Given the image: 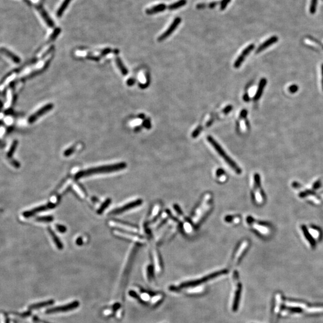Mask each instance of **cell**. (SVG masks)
I'll use <instances>...</instances> for the list:
<instances>
[{
  "label": "cell",
  "mask_w": 323,
  "mask_h": 323,
  "mask_svg": "<svg viewBox=\"0 0 323 323\" xmlns=\"http://www.w3.org/2000/svg\"><path fill=\"white\" fill-rule=\"evenodd\" d=\"M212 195L210 193L204 194L191 216V221L194 225L200 224L207 216L212 208Z\"/></svg>",
  "instance_id": "6da1fadb"
},
{
  "label": "cell",
  "mask_w": 323,
  "mask_h": 323,
  "mask_svg": "<svg viewBox=\"0 0 323 323\" xmlns=\"http://www.w3.org/2000/svg\"><path fill=\"white\" fill-rule=\"evenodd\" d=\"M126 167V164L125 162H120L113 165H105V166H101L95 168H92L90 169H88L86 171H82L79 172L75 176V178L76 179H80L83 177H87L92 175L94 174H102V173H109L112 172H116L119 171L121 169H123Z\"/></svg>",
  "instance_id": "7a4b0ae2"
},
{
  "label": "cell",
  "mask_w": 323,
  "mask_h": 323,
  "mask_svg": "<svg viewBox=\"0 0 323 323\" xmlns=\"http://www.w3.org/2000/svg\"><path fill=\"white\" fill-rule=\"evenodd\" d=\"M207 140L209 142V143L213 146V147L215 149V150L217 151V153L220 156V157L223 159L224 161L228 165V166L231 168V169L236 174H240L241 173V168L238 166V165L236 164V163L226 154V153L222 148V147L220 146V145L211 136H208L207 137Z\"/></svg>",
  "instance_id": "3957f363"
},
{
  "label": "cell",
  "mask_w": 323,
  "mask_h": 323,
  "mask_svg": "<svg viewBox=\"0 0 323 323\" xmlns=\"http://www.w3.org/2000/svg\"><path fill=\"white\" fill-rule=\"evenodd\" d=\"M253 197L256 203L261 204L264 201V197L260 186V180L258 174H255L253 179Z\"/></svg>",
  "instance_id": "277c9868"
},
{
  "label": "cell",
  "mask_w": 323,
  "mask_h": 323,
  "mask_svg": "<svg viewBox=\"0 0 323 323\" xmlns=\"http://www.w3.org/2000/svg\"><path fill=\"white\" fill-rule=\"evenodd\" d=\"M249 246V241L247 239H244L241 241L238 245L233 257V263L234 265H238L241 261L242 257L245 253L248 247Z\"/></svg>",
  "instance_id": "5b68a950"
},
{
  "label": "cell",
  "mask_w": 323,
  "mask_h": 323,
  "mask_svg": "<svg viewBox=\"0 0 323 323\" xmlns=\"http://www.w3.org/2000/svg\"><path fill=\"white\" fill-rule=\"evenodd\" d=\"M233 282L235 284V290L233 293V302H232V309L233 311L236 310V308H238L239 300L240 298V294L241 292V285L239 282V277L238 272H234L233 274Z\"/></svg>",
  "instance_id": "8992f818"
},
{
  "label": "cell",
  "mask_w": 323,
  "mask_h": 323,
  "mask_svg": "<svg viewBox=\"0 0 323 323\" xmlns=\"http://www.w3.org/2000/svg\"><path fill=\"white\" fill-rule=\"evenodd\" d=\"M246 222L249 226L252 228L253 229L261 234L266 235L269 233L268 227L266 225H263L260 222L256 221L253 219V217H248L246 219Z\"/></svg>",
  "instance_id": "52a82bcc"
},
{
  "label": "cell",
  "mask_w": 323,
  "mask_h": 323,
  "mask_svg": "<svg viewBox=\"0 0 323 323\" xmlns=\"http://www.w3.org/2000/svg\"><path fill=\"white\" fill-rule=\"evenodd\" d=\"M79 305H80V303L78 301H74L66 305L57 306L55 308L48 309L46 311V313L47 314H53V313H57V312H67V311H71L77 308V307H79Z\"/></svg>",
  "instance_id": "ba28073f"
},
{
  "label": "cell",
  "mask_w": 323,
  "mask_h": 323,
  "mask_svg": "<svg viewBox=\"0 0 323 323\" xmlns=\"http://www.w3.org/2000/svg\"><path fill=\"white\" fill-rule=\"evenodd\" d=\"M182 19L180 17H176L172 22V23L171 24V25L169 26V28L166 30V31H165L159 38L158 41L162 42L164 40L168 38L173 33L174 31L177 28L178 26L181 23Z\"/></svg>",
  "instance_id": "9c48e42d"
},
{
  "label": "cell",
  "mask_w": 323,
  "mask_h": 323,
  "mask_svg": "<svg viewBox=\"0 0 323 323\" xmlns=\"http://www.w3.org/2000/svg\"><path fill=\"white\" fill-rule=\"evenodd\" d=\"M53 108V105L52 104H51V103L47 104L46 105L43 106L42 108L39 109L37 111H36L35 113L32 114L28 118V123H30V124H32V123H34L37 120H38V119L40 117L43 116L44 114H45L47 112H48L49 111L52 110Z\"/></svg>",
  "instance_id": "30bf717a"
},
{
  "label": "cell",
  "mask_w": 323,
  "mask_h": 323,
  "mask_svg": "<svg viewBox=\"0 0 323 323\" xmlns=\"http://www.w3.org/2000/svg\"><path fill=\"white\" fill-rule=\"evenodd\" d=\"M142 203V200L141 199H138V200H134L133 202H129V203L128 204H126L124 206L120 207V208H119L117 209H115L114 210H113L111 213H110V214H113V215H117V214H122L126 211H129L135 207H138L140 205H141Z\"/></svg>",
  "instance_id": "8fae6325"
},
{
  "label": "cell",
  "mask_w": 323,
  "mask_h": 323,
  "mask_svg": "<svg viewBox=\"0 0 323 323\" xmlns=\"http://www.w3.org/2000/svg\"><path fill=\"white\" fill-rule=\"evenodd\" d=\"M254 47H255V46H254V44L250 45L246 47L242 51V52L241 53L240 56L237 58V59L234 62V67L236 68H238L239 67H240V66L242 65V64L245 61V57L250 53V52H251L254 50Z\"/></svg>",
  "instance_id": "7c38bea8"
},
{
  "label": "cell",
  "mask_w": 323,
  "mask_h": 323,
  "mask_svg": "<svg viewBox=\"0 0 323 323\" xmlns=\"http://www.w3.org/2000/svg\"><path fill=\"white\" fill-rule=\"evenodd\" d=\"M56 205H55L54 203H48L47 205L40 206L39 207H37V208L33 209V210H30V211H25V212H24L23 213V216L26 218H28V217H30L31 216H33L34 215H35L37 213L44 211H46L47 210H50V209H52Z\"/></svg>",
  "instance_id": "4fadbf2b"
},
{
  "label": "cell",
  "mask_w": 323,
  "mask_h": 323,
  "mask_svg": "<svg viewBox=\"0 0 323 323\" xmlns=\"http://www.w3.org/2000/svg\"><path fill=\"white\" fill-rule=\"evenodd\" d=\"M278 41V37L275 36L271 37V38L268 39L266 41H265L264 43H263L260 46L257 48V50L256 51V53H259L260 52L263 51L265 49L268 48L271 45L276 43Z\"/></svg>",
  "instance_id": "5bb4252c"
},
{
  "label": "cell",
  "mask_w": 323,
  "mask_h": 323,
  "mask_svg": "<svg viewBox=\"0 0 323 323\" xmlns=\"http://www.w3.org/2000/svg\"><path fill=\"white\" fill-rule=\"evenodd\" d=\"M266 84H267V80L265 78H263L260 80V82H259V86H258V89H257V91L256 93L254 96V101H258L262 96L263 92V91H264V89L265 88V86H266Z\"/></svg>",
  "instance_id": "9a60e30c"
},
{
  "label": "cell",
  "mask_w": 323,
  "mask_h": 323,
  "mask_svg": "<svg viewBox=\"0 0 323 323\" xmlns=\"http://www.w3.org/2000/svg\"><path fill=\"white\" fill-rule=\"evenodd\" d=\"M0 52L3 53L4 54H5L7 57H8V58H10L13 62L16 63V64H19L20 62V58L16 55L14 53H13V52L10 51L9 50L4 48V47H1L0 48Z\"/></svg>",
  "instance_id": "2e32d148"
},
{
  "label": "cell",
  "mask_w": 323,
  "mask_h": 323,
  "mask_svg": "<svg viewBox=\"0 0 323 323\" xmlns=\"http://www.w3.org/2000/svg\"><path fill=\"white\" fill-rule=\"evenodd\" d=\"M37 8L39 11L40 12V14L42 15V17L45 20V21L46 22L47 25L48 26V27L53 28L54 26V24L53 20L51 19V18H50V17L48 16V15L46 11L43 8V7L41 6V5H39V6H37Z\"/></svg>",
  "instance_id": "e0dca14e"
},
{
  "label": "cell",
  "mask_w": 323,
  "mask_h": 323,
  "mask_svg": "<svg viewBox=\"0 0 323 323\" xmlns=\"http://www.w3.org/2000/svg\"><path fill=\"white\" fill-rule=\"evenodd\" d=\"M166 8V5L165 4H159L158 5H154L151 8H150L146 10V13L148 14H153L155 13H158L162 12L165 10Z\"/></svg>",
  "instance_id": "ac0fdd59"
},
{
  "label": "cell",
  "mask_w": 323,
  "mask_h": 323,
  "mask_svg": "<svg viewBox=\"0 0 323 323\" xmlns=\"http://www.w3.org/2000/svg\"><path fill=\"white\" fill-rule=\"evenodd\" d=\"M111 225H114V226H118V227H122L123 229H126L128 231H137V228L133 226L132 225H129V224H127V223H124L123 222H119V221H117V222H112L111 223H110Z\"/></svg>",
  "instance_id": "d6986e66"
},
{
  "label": "cell",
  "mask_w": 323,
  "mask_h": 323,
  "mask_svg": "<svg viewBox=\"0 0 323 323\" xmlns=\"http://www.w3.org/2000/svg\"><path fill=\"white\" fill-rule=\"evenodd\" d=\"M48 232L50 233V234L51 236V238L54 242V244H56L57 248L59 250H61L63 248V244H62V242H61L60 239L57 238V236H56V234L53 232V231H52L51 229L48 228Z\"/></svg>",
  "instance_id": "ffe728a7"
},
{
  "label": "cell",
  "mask_w": 323,
  "mask_h": 323,
  "mask_svg": "<svg viewBox=\"0 0 323 323\" xmlns=\"http://www.w3.org/2000/svg\"><path fill=\"white\" fill-rule=\"evenodd\" d=\"M216 176L217 180L221 183H223L227 180V175L222 169L220 168L217 169L216 172Z\"/></svg>",
  "instance_id": "44dd1931"
},
{
  "label": "cell",
  "mask_w": 323,
  "mask_h": 323,
  "mask_svg": "<svg viewBox=\"0 0 323 323\" xmlns=\"http://www.w3.org/2000/svg\"><path fill=\"white\" fill-rule=\"evenodd\" d=\"M186 4H187V0H179L177 1L176 2H174L169 5L168 8L170 10H177L178 8H181L182 7L185 6L186 5Z\"/></svg>",
  "instance_id": "7402d4cb"
},
{
  "label": "cell",
  "mask_w": 323,
  "mask_h": 323,
  "mask_svg": "<svg viewBox=\"0 0 323 323\" xmlns=\"http://www.w3.org/2000/svg\"><path fill=\"white\" fill-rule=\"evenodd\" d=\"M116 64H117V65L118 68H119L120 71L123 74V76H126L128 74V70L125 67V65L123 64V62L121 61V59L119 57H117L116 59Z\"/></svg>",
  "instance_id": "603a6c76"
},
{
  "label": "cell",
  "mask_w": 323,
  "mask_h": 323,
  "mask_svg": "<svg viewBox=\"0 0 323 323\" xmlns=\"http://www.w3.org/2000/svg\"><path fill=\"white\" fill-rule=\"evenodd\" d=\"M71 0H64L62 2V4H61V5L60 6L59 8L58 9L57 11V17H61V16L62 15V14L64 13V11L66 10L67 7H68V4H70V2H71Z\"/></svg>",
  "instance_id": "cb8c5ba5"
},
{
  "label": "cell",
  "mask_w": 323,
  "mask_h": 323,
  "mask_svg": "<svg viewBox=\"0 0 323 323\" xmlns=\"http://www.w3.org/2000/svg\"><path fill=\"white\" fill-rule=\"evenodd\" d=\"M54 303V300H48L46 302H42V303H39L38 304H36V305H32L30 307V308L31 309H39L40 308H42V307H45V306H49V305H51L52 304H53Z\"/></svg>",
  "instance_id": "d4e9b609"
},
{
  "label": "cell",
  "mask_w": 323,
  "mask_h": 323,
  "mask_svg": "<svg viewBox=\"0 0 323 323\" xmlns=\"http://www.w3.org/2000/svg\"><path fill=\"white\" fill-rule=\"evenodd\" d=\"M225 221L228 223L238 224L241 221V218L238 216H228L225 217Z\"/></svg>",
  "instance_id": "484cf974"
},
{
  "label": "cell",
  "mask_w": 323,
  "mask_h": 323,
  "mask_svg": "<svg viewBox=\"0 0 323 323\" xmlns=\"http://www.w3.org/2000/svg\"><path fill=\"white\" fill-rule=\"evenodd\" d=\"M17 145H18V141L17 140H14L13 142V143H12V144H11V145L8 153H7V157L8 159H11L12 158L13 155L14 153L15 150H16V148L17 147Z\"/></svg>",
  "instance_id": "4316f807"
},
{
  "label": "cell",
  "mask_w": 323,
  "mask_h": 323,
  "mask_svg": "<svg viewBox=\"0 0 323 323\" xmlns=\"http://www.w3.org/2000/svg\"><path fill=\"white\" fill-rule=\"evenodd\" d=\"M154 256L155 263L157 265V269L158 270L157 271L160 272L162 271V262H161V259H160V254L157 252V250H154Z\"/></svg>",
  "instance_id": "83f0119b"
},
{
  "label": "cell",
  "mask_w": 323,
  "mask_h": 323,
  "mask_svg": "<svg viewBox=\"0 0 323 323\" xmlns=\"http://www.w3.org/2000/svg\"><path fill=\"white\" fill-rule=\"evenodd\" d=\"M115 233H116L117 234H118V235H122V236H127V237H128V239H133V240L141 241V240L142 239V238H141L140 237L137 236H136V235H132V234H129L127 235L126 233V232H121V231H116ZM127 237H126V238H127Z\"/></svg>",
  "instance_id": "f1b7e54d"
},
{
  "label": "cell",
  "mask_w": 323,
  "mask_h": 323,
  "mask_svg": "<svg viewBox=\"0 0 323 323\" xmlns=\"http://www.w3.org/2000/svg\"><path fill=\"white\" fill-rule=\"evenodd\" d=\"M154 277V269L152 265H148L147 268V278L149 281H151Z\"/></svg>",
  "instance_id": "f546056e"
},
{
  "label": "cell",
  "mask_w": 323,
  "mask_h": 323,
  "mask_svg": "<svg viewBox=\"0 0 323 323\" xmlns=\"http://www.w3.org/2000/svg\"><path fill=\"white\" fill-rule=\"evenodd\" d=\"M111 200L110 199H107V200L102 203V205L100 207V208H99V210H98V211H97L98 214H101L102 213V212L106 209V208L108 207L109 206V205H110V203H111Z\"/></svg>",
  "instance_id": "4dcf8cb0"
},
{
  "label": "cell",
  "mask_w": 323,
  "mask_h": 323,
  "mask_svg": "<svg viewBox=\"0 0 323 323\" xmlns=\"http://www.w3.org/2000/svg\"><path fill=\"white\" fill-rule=\"evenodd\" d=\"M160 208H161V205H160V203H157L154 207L153 212H152V214H151V219L152 220L155 219L154 217H156L159 214V212L160 211Z\"/></svg>",
  "instance_id": "1f68e13d"
},
{
  "label": "cell",
  "mask_w": 323,
  "mask_h": 323,
  "mask_svg": "<svg viewBox=\"0 0 323 323\" xmlns=\"http://www.w3.org/2000/svg\"><path fill=\"white\" fill-rule=\"evenodd\" d=\"M317 2L318 0H311V5H310V8L309 11L311 14H315L316 10H317Z\"/></svg>",
  "instance_id": "d6a6232c"
},
{
  "label": "cell",
  "mask_w": 323,
  "mask_h": 323,
  "mask_svg": "<svg viewBox=\"0 0 323 323\" xmlns=\"http://www.w3.org/2000/svg\"><path fill=\"white\" fill-rule=\"evenodd\" d=\"M53 220V217L52 216H44L39 217L37 219V221L40 222H51Z\"/></svg>",
  "instance_id": "836d02e7"
},
{
  "label": "cell",
  "mask_w": 323,
  "mask_h": 323,
  "mask_svg": "<svg viewBox=\"0 0 323 323\" xmlns=\"http://www.w3.org/2000/svg\"><path fill=\"white\" fill-rule=\"evenodd\" d=\"M74 187V188H75L76 191L79 193V194H80V196L81 197L83 198V197H85V196H86L85 191V190H82L83 188H82L80 185L79 186V185H75Z\"/></svg>",
  "instance_id": "e575fe53"
},
{
  "label": "cell",
  "mask_w": 323,
  "mask_h": 323,
  "mask_svg": "<svg viewBox=\"0 0 323 323\" xmlns=\"http://www.w3.org/2000/svg\"><path fill=\"white\" fill-rule=\"evenodd\" d=\"M129 295H130L131 296H132V297H133L134 298L136 299V300H137L139 302H140V303H141L142 304H144V305L145 304V302L143 300H142V299L138 295L135 291H130L129 292Z\"/></svg>",
  "instance_id": "d590c367"
},
{
  "label": "cell",
  "mask_w": 323,
  "mask_h": 323,
  "mask_svg": "<svg viewBox=\"0 0 323 323\" xmlns=\"http://www.w3.org/2000/svg\"><path fill=\"white\" fill-rule=\"evenodd\" d=\"M202 130V127L201 126H197L196 129L193 132L192 134H191V136H192V138H196L197 137V136L200 134L201 131Z\"/></svg>",
  "instance_id": "8d00e7d4"
},
{
  "label": "cell",
  "mask_w": 323,
  "mask_h": 323,
  "mask_svg": "<svg viewBox=\"0 0 323 323\" xmlns=\"http://www.w3.org/2000/svg\"><path fill=\"white\" fill-rule=\"evenodd\" d=\"M60 33H61V29H59V28H56V29L53 31V33H52V34L51 35V36H50V40H54V39L57 37V36Z\"/></svg>",
  "instance_id": "74e56055"
},
{
  "label": "cell",
  "mask_w": 323,
  "mask_h": 323,
  "mask_svg": "<svg viewBox=\"0 0 323 323\" xmlns=\"http://www.w3.org/2000/svg\"><path fill=\"white\" fill-rule=\"evenodd\" d=\"M230 2H231V0H222L220 2V10H224L226 8V7L228 6V5L229 4Z\"/></svg>",
  "instance_id": "f35d334b"
},
{
  "label": "cell",
  "mask_w": 323,
  "mask_h": 323,
  "mask_svg": "<svg viewBox=\"0 0 323 323\" xmlns=\"http://www.w3.org/2000/svg\"><path fill=\"white\" fill-rule=\"evenodd\" d=\"M74 150H75V147H74V146H73V147L69 148L68 149H67V150L64 152V154L65 156L68 157V156H70L72 153H73V152L74 151Z\"/></svg>",
  "instance_id": "ab89813d"
},
{
  "label": "cell",
  "mask_w": 323,
  "mask_h": 323,
  "mask_svg": "<svg viewBox=\"0 0 323 323\" xmlns=\"http://www.w3.org/2000/svg\"><path fill=\"white\" fill-rule=\"evenodd\" d=\"M298 89H299V88H298V86H297V85H293L290 86L288 88V91H289V92H290L292 93H294L297 92Z\"/></svg>",
  "instance_id": "60d3db41"
},
{
  "label": "cell",
  "mask_w": 323,
  "mask_h": 323,
  "mask_svg": "<svg viewBox=\"0 0 323 323\" xmlns=\"http://www.w3.org/2000/svg\"><path fill=\"white\" fill-rule=\"evenodd\" d=\"M57 230L61 233H64L67 231V228L65 226L61 225H56V226Z\"/></svg>",
  "instance_id": "b9f144b4"
},
{
  "label": "cell",
  "mask_w": 323,
  "mask_h": 323,
  "mask_svg": "<svg viewBox=\"0 0 323 323\" xmlns=\"http://www.w3.org/2000/svg\"><path fill=\"white\" fill-rule=\"evenodd\" d=\"M10 162L11 163V164L14 166L16 168H19L20 166V165L19 163V162H18L17 160H15L14 159H12V160H10Z\"/></svg>",
  "instance_id": "7bdbcfd3"
},
{
  "label": "cell",
  "mask_w": 323,
  "mask_h": 323,
  "mask_svg": "<svg viewBox=\"0 0 323 323\" xmlns=\"http://www.w3.org/2000/svg\"><path fill=\"white\" fill-rule=\"evenodd\" d=\"M143 126L146 128L147 129H149L151 128V123H150V122L149 120H144V122H143Z\"/></svg>",
  "instance_id": "ee69618b"
},
{
  "label": "cell",
  "mask_w": 323,
  "mask_h": 323,
  "mask_svg": "<svg viewBox=\"0 0 323 323\" xmlns=\"http://www.w3.org/2000/svg\"><path fill=\"white\" fill-rule=\"evenodd\" d=\"M135 82V80L134 79H129L127 81V84L128 86H132L134 85Z\"/></svg>",
  "instance_id": "f6af8a7d"
},
{
  "label": "cell",
  "mask_w": 323,
  "mask_h": 323,
  "mask_svg": "<svg viewBox=\"0 0 323 323\" xmlns=\"http://www.w3.org/2000/svg\"><path fill=\"white\" fill-rule=\"evenodd\" d=\"M231 110H232V107H231V105H229V106L226 107L224 109L223 112H224L225 114H228V113H229L231 111Z\"/></svg>",
  "instance_id": "bcb514c9"
},
{
  "label": "cell",
  "mask_w": 323,
  "mask_h": 323,
  "mask_svg": "<svg viewBox=\"0 0 323 323\" xmlns=\"http://www.w3.org/2000/svg\"><path fill=\"white\" fill-rule=\"evenodd\" d=\"M247 111L245 110H243L241 113L240 117H242V118H244V117H245L247 116Z\"/></svg>",
  "instance_id": "7dc6e473"
},
{
  "label": "cell",
  "mask_w": 323,
  "mask_h": 323,
  "mask_svg": "<svg viewBox=\"0 0 323 323\" xmlns=\"http://www.w3.org/2000/svg\"><path fill=\"white\" fill-rule=\"evenodd\" d=\"M217 4H218L217 2H212L210 3L208 5H209V7L210 8H213L217 5Z\"/></svg>",
  "instance_id": "c3c4849f"
},
{
  "label": "cell",
  "mask_w": 323,
  "mask_h": 323,
  "mask_svg": "<svg viewBox=\"0 0 323 323\" xmlns=\"http://www.w3.org/2000/svg\"><path fill=\"white\" fill-rule=\"evenodd\" d=\"M205 4H197L196 5V8L197 9L203 8H205Z\"/></svg>",
  "instance_id": "681fc988"
},
{
  "label": "cell",
  "mask_w": 323,
  "mask_h": 323,
  "mask_svg": "<svg viewBox=\"0 0 323 323\" xmlns=\"http://www.w3.org/2000/svg\"><path fill=\"white\" fill-rule=\"evenodd\" d=\"M76 243L77 245H82L83 244V240H82V238H79L77 241H76Z\"/></svg>",
  "instance_id": "f907efd6"
},
{
  "label": "cell",
  "mask_w": 323,
  "mask_h": 323,
  "mask_svg": "<svg viewBox=\"0 0 323 323\" xmlns=\"http://www.w3.org/2000/svg\"><path fill=\"white\" fill-rule=\"evenodd\" d=\"M244 100L245 101H246V102H248V101H249V100H250V98H249V97H248V95L247 94H245V95L244 96Z\"/></svg>",
  "instance_id": "816d5d0a"
},
{
  "label": "cell",
  "mask_w": 323,
  "mask_h": 323,
  "mask_svg": "<svg viewBox=\"0 0 323 323\" xmlns=\"http://www.w3.org/2000/svg\"><path fill=\"white\" fill-rule=\"evenodd\" d=\"M321 75H322V79H321V85H322V89L323 91V64L321 65Z\"/></svg>",
  "instance_id": "f5cc1de1"
},
{
  "label": "cell",
  "mask_w": 323,
  "mask_h": 323,
  "mask_svg": "<svg viewBox=\"0 0 323 323\" xmlns=\"http://www.w3.org/2000/svg\"><path fill=\"white\" fill-rule=\"evenodd\" d=\"M2 107H3V102L0 100V111L1 110Z\"/></svg>",
  "instance_id": "db71d44e"
}]
</instances>
